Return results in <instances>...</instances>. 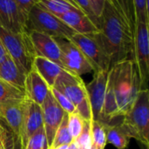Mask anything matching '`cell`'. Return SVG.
<instances>
[{
  "instance_id": "34",
  "label": "cell",
  "mask_w": 149,
  "mask_h": 149,
  "mask_svg": "<svg viewBox=\"0 0 149 149\" xmlns=\"http://www.w3.org/2000/svg\"><path fill=\"white\" fill-rule=\"evenodd\" d=\"M14 1L16 2L18 8L21 10V11L24 14L26 17L31 8L38 3V0H14Z\"/></svg>"
},
{
  "instance_id": "23",
  "label": "cell",
  "mask_w": 149,
  "mask_h": 149,
  "mask_svg": "<svg viewBox=\"0 0 149 149\" xmlns=\"http://www.w3.org/2000/svg\"><path fill=\"white\" fill-rule=\"evenodd\" d=\"M91 138L92 145L96 149H105L107 145L106 123L93 120L91 121Z\"/></svg>"
},
{
  "instance_id": "9",
  "label": "cell",
  "mask_w": 149,
  "mask_h": 149,
  "mask_svg": "<svg viewBox=\"0 0 149 149\" xmlns=\"http://www.w3.org/2000/svg\"><path fill=\"white\" fill-rule=\"evenodd\" d=\"M60 50L63 68L77 76L93 72V68L80 50L65 38H54Z\"/></svg>"
},
{
  "instance_id": "20",
  "label": "cell",
  "mask_w": 149,
  "mask_h": 149,
  "mask_svg": "<svg viewBox=\"0 0 149 149\" xmlns=\"http://www.w3.org/2000/svg\"><path fill=\"white\" fill-rule=\"evenodd\" d=\"M119 116L120 115L119 107L117 105L116 96L114 93L113 82L109 76V72H108V80H107L104 104H103V108H102V113H101V122L107 123Z\"/></svg>"
},
{
  "instance_id": "19",
  "label": "cell",
  "mask_w": 149,
  "mask_h": 149,
  "mask_svg": "<svg viewBox=\"0 0 149 149\" xmlns=\"http://www.w3.org/2000/svg\"><path fill=\"white\" fill-rule=\"evenodd\" d=\"M32 66L36 69L50 88L53 87L56 79L64 70L58 64L42 57H35Z\"/></svg>"
},
{
  "instance_id": "32",
  "label": "cell",
  "mask_w": 149,
  "mask_h": 149,
  "mask_svg": "<svg viewBox=\"0 0 149 149\" xmlns=\"http://www.w3.org/2000/svg\"><path fill=\"white\" fill-rule=\"evenodd\" d=\"M50 91L52 93V95H53L54 99L56 100V101L58 102V104L66 113H73L74 111H76L74 105L62 93H60L58 90H57L54 87H51Z\"/></svg>"
},
{
  "instance_id": "30",
  "label": "cell",
  "mask_w": 149,
  "mask_h": 149,
  "mask_svg": "<svg viewBox=\"0 0 149 149\" xmlns=\"http://www.w3.org/2000/svg\"><path fill=\"white\" fill-rule=\"evenodd\" d=\"M134 21L149 23L148 0H132Z\"/></svg>"
},
{
  "instance_id": "27",
  "label": "cell",
  "mask_w": 149,
  "mask_h": 149,
  "mask_svg": "<svg viewBox=\"0 0 149 149\" xmlns=\"http://www.w3.org/2000/svg\"><path fill=\"white\" fill-rule=\"evenodd\" d=\"M14 135L3 120L0 118V149H16Z\"/></svg>"
},
{
  "instance_id": "17",
  "label": "cell",
  "mask_w": 149,
  "mask_h": 149,
  "mask_svg": "<svg viewBox=\"0 0 149 149\" xmlns=\"http://www.w3.org/2000/svg\"><path fill=\"white\" fill-rule=\"evenodd\" d=\"M59 18L74 31L75 33L89 34L100 31L97 26L82 10H71L63 14Z\"/></svg>"
},
{
  "instance_id": "25",
  "label": "cell",
  "mask_w": 149,
  "mask_h": 149,
  "mask_svg": "<svg viewBox=\"0 0 149 149\" xmlns=\"http://www.w3.org/2000/svg\"><path fill=\"white\" fill-rule=\"evenodd\" d=\"M24 97L25 94L23 90L9 84L0 78V104L12 100H21Z\"/></svg>"
},
{
  "instance_id": "8",
  "label": "cell",
  "mask_w": 149,
  "mask_h": 149,
  "mask_svg": "<svg viewBox=\"0 0 149 149\" xmlns=\"http://www.w3.org/2000/svg\"><path fill=\"white\" fill-rule=\"evenodd\" d=\"M98 32L89 34L75 33L69 38L92 65L93 72L109 71L111 67L110 60L102 47Z\"/></svg>"
},
{
  "instance_id": "38",
  "label": "cell",
  "mask_w": 149,
  "mask_h": 149,
  "mask_svg": "<svg viewBox=\"0 0 149 149\" xmlns=\"http://www.w3.org/2000/svg\"><path fill=\"white\" fill-rule=\"evenodd\" d=\"M68 146H69V145H61V146L56 147V148H50V149H67L68 148Z\"/></svg>"
},
{
  "instance_id": "2",
  "label": "cell",
  "mask_w": 149,
  "mask_h": 149,
  "mask_svg": "<svg viewBox=\"0 0 149 149\" xmlns=\"http://www.w3.org/2000/svg\"><path fill=\"white\" fill-rule=\"evenodd\" d=\"M120 115L123 116L141 90L136 65L132 58L114 64L109 69Z\"/></svg>"
},
{
  "instance_id": "29",
  "label": "cell",
  "mask_w": 149,
  "mask_h": 149,
  "mask_svg": "<svg viewBox=\"0 0 149 149\" xmlns=\"http://www.w3.org/2000/svg\"><path fill=\"white\" fill-rule=\"evenodd\" d=\"M114 6L117 10L124 16L127 22L131 24L134 29V7L132 0H113Z\"/></svg>"
},
{
  "instance_id": "39",
  "label": "cell",
  "mask_w": 149,
  "mask_h": 149,
  "mask_svg": "<svg viewBox=\"0 0 149 149\" xmlns=\"http://www.w3.org/2000/svg\"><path fill=\"white\" fill-rule=\"evenodd\" d=\"M91 149H96V148H95V147H94V146H93V145H92V148H91Z\"/></svg>"
},
{
  "instance_id": "35",
  "label": "cell",
  "mask_w": 149,
  "mask_h": 149,
  "mask_svg": "<svg viewBox=\"0 0 149 149\" xmlns=\"http://www.w3.org/2000/svg\"><path fill=\"white\" fill-rule=\"evenodd\" d=\"M106 1L107 0H88L93 13L98 18H100V17L102 14Z\"/></svg>"
},
{
  "instance_id": "14",
  "label": "cell",
  "mask_w": 149,
  "mask_h": 149,
  "mask_svg": "<svg viewBox=\"0 0 149 149\" xmlns=\"http://www.w3.org/2000/svg\"><path fill=\"white\" fill-rule=\"evenodd\" d=\"M29 36L36 57L45 58L63 68L60 50L53 37L36 31H29Z\"/></svg>"
},
{
  "instance_id": "15",
  "label": "cell",
  "mask_w": 149,
  "mask_h": 149,
  "mask_svg": "<svg viewBox=\"0 0 149 149\" xmlns=\"http://www.w3.org/2000/svg\"><path fill=\"white\" fill-rule=\"evenodd\" d=\"M27 17L14 0H0V24L13 32H24Z\"/></svg>"
},
{
  "instance_id": "28",
  "label": "cell",
  "mask_w": 149,
  "mask_h": 149,
  "mask_svg": "<svg viewBox=\"0 0 149 149\" xmlns=\"http://www.w3.org/2000/svg\"><path fill=\"white\" fill-rule=\"evenodd\" d=\"M67 114H68V121H67L68 130L72 140L75 141L83 130L85 120L77 111H74L73 113H67Z\"/></svg>"
},
{
  "instance_id": "33",
  "label": "cell",
  "mask_w": 149,
  "mask_h": 149,
  "mask_svg": "<svg viewBox=\"0 0 149 149\" xmlns=\"http://www.w3.org/2000/svg\"><path fill=\"white\" fill-rule=\"evenodd\" d=\"M75 2L79 4V6L81 8V10L89 17V18L92 20V22L97 26V28H100V18H98L95 14L93 13L92 7L88 2V0H75Z\"/></svg>"
},
{
  "instance_id": "7",
  "label": "cell",
  "mask_w": 149,
  "mask_h": 149,
  "mask_svg": "<svg viewBox=\"0 0 149 149\" xmlns=\"http://www.w3.org/2000/svg\"><path fill=\"white\" fill-rule=\"evenodd\" d=\"M149 23L134 21V47L132 59L134 60L141 89H148L149 79Z\"/></svg>"
},
{
  "instance_id": "3",
  "label": "cell",
  "mask_w": 149,
  "mask_h": 149,
  "mask_svg": "<svg viewBox=\"0 0 149 149\" xmlns=\"http://www.w3.org/2000/svg\"><path fill=\"white\" fill-rule=\"evenodd\" d=\"M121 128L131 139L149 146V91L141 89L129 110L123 115Z\"/></svg>"
},
{
  "instance_id": "4",
  "label": "cell",
  "mask_w": 149,
  "mask_h": 149,
  "mask_svg": "<svg viewBox=\"0 0 149 149\" xmlns=\"http://www.w3.org/2000/svg\"><path fill=\"white\" fill-rule=\"evenodd\" d=\"M0 40L7 54L27 74L31 70L36 57L29 32H13L0 24Z\"/></svg>"
},
{
  "instance_id": "5",
  "label": "cell",
  "mask_w": 149,
  "mask_h": 149,
  "mask_svg": "<svg viewBox=\"0 0 149 149\" xmlns=\"http://www.w3.org/2000/svg\"><path fill=\"white\" fill-rule=\"evenodd\" d=\"M53 87L68 98L85 121L93 120L86 84L81 77L63 70L56 79Z\"/></svg>"
},
{
  "instance_id": "12",
  "label": "cell",
  "mask_w": 149,
  "mask_h": 149,
  "mask_svg": "<svg viewBox=\"0 0 149 149\" xmlns=\"http://www.w3.org/2000/svg\"><path fill=\"white\" fill-rule=\"evenodd\" d=\"M43 125V115L41 106L24 97L23 102V117H22V149L28 139L37 132Z\"/></svg>"
},
{
  "instance_id": "1",
  "label": "cell",
  "mask_w": 149,
  "mask_h": 149,
  "mask_svg": "<svg viewBox=\"0 0 149 149\" xmlns=\"http://www.w3.org/2000/svg\"><path fill=\"white\" fill-rule=\"evenodd\" d=\"M98 32L102 47L110 65L132 58L134 29L113 3L107 0L100 17Z\"/></svg>"
},
{
  "instance_id": "22",
  "label": "cell",
  "mask_w": 149,
  "mask_h": 149,
  "mask_svg": "<svg viewBox=\"0 0 149 149\" xmlns=\"http://www.w3.org/2000/svg\"><path fill=\"white\" fill-rule=\"evenodd\" d=\"M107 143H110L117 149H126L129 144L130 138L126 134L120 125L109 126L106 123Z\"/></svg>"
},
{
  "instance_id": "31",
  "label": "cell",
  "mask_w": 149,
  "mask_h": 149,
  "mask_svg": "<svg viewBox=\"0 0 149 149\" xmlns=\"http://www.w3.org/2000/svg\"><path fill=\"white\" fill-rule=\"evenodd\" d=\"M91 121H85L84 127L80 134L74 141L75 144L79 149H91L92 138H91Z\"/></svg>"
},
{
  "instance_id": "40",
  "label": "cell",
  "mask_w": 149,
  "mask_h": 149,
  "mask_svg": "<svg viewBox=\"0 0 149 149\" xmlns=\"http://www.w3.org/2000/svg\"><path fill=\"white\" fill-rule=\"evenodd\" d=\"M108 1H110L111 3H113V0H108Z\"/></svg>"
},
{
  "instance_id": "10",
  "label": "cell",
  "mask_w": 149,
  "mask_h": 149,
  "mask_svg": "<svg viewBox=\"0 0 149 149\" xmlns=\"http://www.w3.org/2000/svg\"><path fill=\"white\" fill-rule=\"evenodd\" d=\"M109 71L95 72L93 79L86 85L93 120L101 121V113L108 80Z\"/></svg>"
},
{
  "instance_id": "36",
  "label": "cell",
  "mask_w": 149,
  "mask_h": 149,
  "mask_svg": "<svg viewBox=\"0 0 149 149\" xmlns=\"http://www.w3.org/2000/svg\"><path fill=\"white\" fill-rule=\"evenodd\" d=\"M7 56H8V54H7V52H6V51H5V49H4V47H3L2 42H1V40H0V63H1L2 61H3Z\"/></svg>"
},
{
  "instance_id": "13",
  "label": "cell",
  "mask_w": 149,
  "mask_h": 149,
  "mask_svg": "<svg viewBox=\"0 0 149 149\" xmlns=\"http://www.w3.org/2000/svg\"><path fill=\"white\" fill-rule=\"evenodd\" d=\"M24 99L12 100L0 104V118L4 120L12 132L16 143L20 149H22L21 130Z\"/></svg>"
},
{
  "instance_id": "18",
  "label": "cell",
  "mask_w": 149,
  "mask_h": 149,
  "mask_svg": "<svg viewBox=\"0 0 149 149\" xmlns=\"http://www.w3.org/2000/svg\"><path fill=\"white\" fill-rule=\"evenodd\" d=\"M26 75L9 55L0 63V78L24 92Z\"/></svg>"
},
{
  "instance_id": "11",
  "label": "cell",
  "mask_w": 149,
  "mask_h": 149,
  "mask_svg": "<svg viewBox=\"0 0 149 149\" xmlns=\"http://www.w3.org/2000/svg\"><path fill=\"white\" fill-rule=\"evenodd\" d=\"M41 108L43 115V125L50 148L55 133L66 113L58 104L51 91H49L47 93L46 98L41 105Z\"/></svg>"
},
{
  "instance_id": "26",
  "label": "cell",
  "mask_w": 149,
  "mask_h": 149,
  "mask_svg": "<svg viewBox=\"0 0 149 149\" xmlns=\"http://www.w3.org/2000/svg\"><path fill=\"white\" fill-rule=\"evenodd\" d=\"M24 149H49L44 127H40L28 139Z\"/></svg>"
},
{
  "instance_id": "6",
  "label": "cell",
  "mask_w": 149,
  "mask_h": 149,
  "mask_svg": "<svg viewBox=\"0 0 149 149\" xmlns=\"http://www.w3.org/2000/svg\"><path fill=\"white\" fill-rule=\"evenodd\" d=\"M27 31H36L53 38H70L75 31L67 26L59 17L54 16L38 3L30 10L26 20Z\"/></svg>"
},
{
  "instance_id": "21",
  "label": "cell",
  "mask_w": 149,
  "mask_h": 149,
  "mask_svg": "<svg viewBox=\"0 0 149 149\" xmlns=\"http://www.w3.org/2000/svg\"><path fill=\"white\" fill-rule=\"evenodd\" d=\"M38 3L58 17L71 10H81L75 0H38Z\"/></svg>"
},
{
  "instance_id": "16",
  "label": "cell",
  "mask_w": 149,
  "mask_h": 149,
  "mask_svg": "<svg viewBox=\"0 0 149 149\" xmlns=\"http://www.w3.org/2000/svg\"><path fill=\"white\" fill-rule=\"evenodd\" d=\"M49 91L50 87L32 66L31 70L26 75L24 85L25 97L41 106Z\"/></svg>"
},
{
  "instance_id": "24",
  "label": "cell",
  "mask_w": 149,
  "mask_h": 149,
  "mask_svg": "<svg viewBox=\"0 0 149 149\" xmlns=\"http://www.w3.org/2000/svg\"><path fill=\"white\" fill-rule=\"evenodd\" d=\"M67 121H68V114L65 113L58 128L57 129L55 133V135H54V138H53V141L50 148H54L61 145H70L71 143L74 141L72 136L70 135Z\"/></svg>"
},
{
  "instance_id": "37",
  "label": "cell",
  "mask_w": 149,
  "mask_h": 149,
  "mask_svg": "<svg viewBox=\"0 0 149 149\" xmlns=\"http://www.w3.org/2000/svg\"><path fill=\"white\" fill-rule=\"evenodd\" d=\"M67 149H79L78 147H77V145L75 144V142L73 141L72 143H71L69 146H68V148Z\"/></svg>"
}]
</instances>
